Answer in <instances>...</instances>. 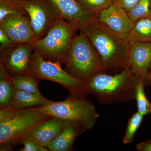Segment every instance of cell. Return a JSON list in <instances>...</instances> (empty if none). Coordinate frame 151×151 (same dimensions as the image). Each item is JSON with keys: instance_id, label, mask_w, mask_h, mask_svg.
<instances>
[{"instance_id": "obj_8", "label": "cell", "mask_w": 151, "mask_h": 151, "mask_svg": "<svg viewBox=\"0 0 151 151\" xmlns=\"http://www.w3.org/2000/svg\"><path fill=\"white\" fill-rule=\"evenodd\" d=\"M12 1L24 11L29 17L37 40L45 35L51 27L61 18L45 0Z\"/></svg>"}, {"instance_id": "obj_2", "label": "cell", "mask_w": 151, "mask_h": 151, "mask_svg": "<svg viewBox=\"0 0 151 151\" xmlns=\"http://www.w3.org/2000/svg\"><path fill=\"white\" fill-rule=\"evenodd\" d=\"M51 117L37 107L0 108V151H13L30 132Z\"/></svg>"}, {"instance_id": "obj_17", "label": "cell", "mask_w": 151, "mask_h": 151, "mask_svg": "<svg viewBox=\"0 0 151 151\" xmlns=\"http://www.w3.org/2000/svg\"><path fill=\"white\" fill-rule=\"evenodd\" d=\"M127 39L130 46L139 42H151V16L134 22Z\"/></svg>"}, {"instance_id": "obj_25", "label": "cell", "mask_w": 151, "mask_h": 151, "mask_svg": "<svg viewBox=\"0 0 151 151\" xmlns=\"http://www.w3.org/2000/svg\"><path fill=\"white\" fill-rule=\"evenodd\" d=\"M21 144L23 145V147L20 151H48L47 147L42 146L34 138L26 137L22 140Z\"/></svg>"}, {"instance_id": "obj_19", "label": "cell", "mask_w": 151, "mask_h": 151, "mask_svg": "<svg viewBox=\"0 0 151 151\" xmlns=\"http://www.w3.org/2000/svg\"><path fill=\"white\" fill-rule=\"evenodd\" d=\"M37 79L31 74H17L11 77L15 89L42 95L39 89Z\"/></svg>"}, {"instance_id": "obj_4", "label": "cell", "mask_w": 151, "mask_h": 151, "mask_svg": "<svg viewBox=\"0 0 151 151\" xmlns=\"http://www.w3.org/2000/svg\"><path fill=\"white\" fill-rule=\"evenodd\" d=\"M62 63L68 72L85 82L95 73L103 70L98 52L81 32L73 38Z\"/></svg>"}, {"instance_id": "obj_14", "label": "cell", "mask_w": 151, "mask_h": 151, "mask_svg": "<svg viewBox=\"0 0 151 151\" xmlns=\"http://www.w3.org/2000/svg\"><path fill=\"white\" fill-rule=\"evenodd\" d=\"M69 122L52 116L39 124L26 137L34 138L42 146L47 148Z\"/></svg>"}, {"instance_id": "obj_29", "label": "cell", "mask_w": 151, "mask_h": 151, "mask_svg": "<svg viewBox=\"0 0 151 151\" xmlns=\"http://www.w3.org/2000/svg\"><path fill=\"white\" fill-rule=\"evenodd\" d=\"M145 86L147 85L151 86V63L149 66L147 73V76L145 80Z\"/></svg>"}, {"instance_id": "obj_27", "label": "cell", "mask_w": 151, "mask_h": 151, "mask_svg": "<svg viewBox=\"0 0 151 151\" xmlns=\"http://www.w3.org/2000/svg\"><path fill=\"white\" fill-rule=\"evenodd\" d=\"M14 44L4 32L0 29V49L6 48Z\"/></svg>"}, {"instance_id": "obj_10", "label": "cell", "mask_w": 151, "mask_h": 151, "mask_svg": "<svg viewBox=\"0 0 151 151\" xmlns=\"http://www.w3.org/2000/svg\"><path fill=\"white\" fill-rule=\"evenodd\" d=\"M60 18L78 30L83 29L97 20V17L81 6L76 0H45Z\"/></svg>"}, {"instance_id": "obj_31", "label": "cell", "mask_w": 151, "mask_h": 151, "mask_svg": "<svg viewBox=\"0 0 151 151\" xmlns=\"http://www.w3.org/2000/svg\"><path fill=\"white\" fill-rule=\"evenodd\" d=\"M150 4H151V0H150Z\"/></svg>"}, {"instance_id": "obj_16", "label": "cell", "mask_w": 151, "mask_h": 151, "mask_svg": "<svg viewBox=\"0 0 151 151\" xmlns=\"http://www.w3.org/2000/svg\"><path fill=\"white\" fill-rule=\"evenodd\" d=\"M52 102L42 95L15 89L13 100L9 107L15 109H24L47 105Z\"/></svg>"}, {"instance_id": "obj_21", "label": "cell", "mask_w": 151, "mask_h": 151, "mask_svg": "<svg viewBox=\"0 0 151 151\" xmlns=\"http://www.w3.org/2000/svg\"><path fill=\"white\" fill-rule=\"evenodd\" d=\"M144 116L137 111L134 113L129 119L125 135L123 138L124 144H129L133 142L135 133L141 126Z\"/></svg>"}, {"instance_id": "obj_13", "label": "cell", "mask_w": 151, "mask_h": 151, "mask_svg": "<svg viewBox=\"0 0 151 151\" xmlns=\"http://www.w3.org/2000/svg\"><path fill=\"white\" fill-rule=\"evenodd\" d=\"M151 63V42H139L130 45L127 65L134 73L145 79Z\"/></svg>"}, {"instance_id": "obj_7", "label": "cell", "mask_w": 151, "mask_h": 151, "mask_svg": "<svg viewBox=\"0 0 151 151\" xmlns=\"http://www.w3.org/2000/svg\"><path fill=\"white\" fill-rule=\"evenodd\" d=\"M30 74L40 79L49 80L65 87L70 94L86 97L89 94L85 82L63 69L60 63L45 59L34 50L32 59Z\"/></svg>"}, {"instance_id": "obj_23", "label": "cell", "mask_w": 151, "mask_h": 151, "mask_svg": "<svg viewBox=\"0 0 151 151\" xmlns=\"http://www.w3.org/2000/svg\"><path fill=\"white\" fill-rule=\"evenodd\" d=\"M84 9L97 17L101 11L113 3L112 0H76Z\"/></svg>"}, {"instance_id": "obj_30", "label": "cell", "mask_w": 151, "mask_h": 151, "mask_svg": "<svg viewBox=\"0 0 151 151\" xmlns=\"http://www.w3.org/2000/svg\"><path fill=\"white\" fill-rule=\"evenodd\" d=\"M10 1H21V0H10Z\"/></svg>"}, {"instance_id": "obj_24", "label": "cell", "mask_w": 151, "mask_h": 151, "mask_svg": "<svg viewBox=\"0 0 151 151\" xmlns=\"http://www.w3.org/2000/svg\"><path fill=\"white\" fill-rule=\"evenodd\" d=\"M13 14L27 15L13 2L9 0H0V21Z\"/></svg>"}, {"instance_id": "obj_12", "label": "cell", "mask_w": 151, "mask_h": 151, "mask_svg": "<svg viewBox=\"0 0 151 151\" xmlns=\"http://www.w3.org/2000/svg\"><path fill=\"white\" fill-rule=\"evenodd\" d=\"M97 19L111 32L126 39L134 24L127 12L114 2L100 12Z\"/></svg>"}, {"instance_id": "obj_22", "label": "cell", "mask_w": 151, "mask_h": 151, "mask_svg": "<svg viewBox=\"0 0 151 151\" xmlns=\"http://www.w3.org/2000/svg\"><path fill=\"white\" fill-rule=\"evenodd\" d=\"M128 15L133 22L151 16V6L150 0H140L129 12Z\"/></svg>"}, {"instance_id": "obj_26", "label": "cell", "mask_w": 151, "mask_h": 151, "mask_svg": "<svg viewBox=\"0 0 151 151\" xmlns=\"http://www.w3.org/2000/svg\"><path fill=\"white\" fill-rule=\"evenodd\" d=\"M140 0H114L113 2L128 12Z\"/></svg>"}, {"instance_id": "obj_20", "label": "cell", "mask_w": 151, "mask_h": 151, "mask_svg": "<svg viewBox=\"0 0 151 151\" xmlns=\"http://www.w3.org/2000/svg\"><path fill=\"white\" fill-rule=\"evenodd\" d=\"M145 86L144 78L141 77L136 87L135 100L137 101L138 112L144 116L151 113V103L145 94Z\"/></svg>"}, {"instance_id": "obj_1", "label": "cell", "mask_w": 151, "mask_h": 151, "mask_svg": "<svg viewBox=\"0 0 151 151\" xmlns=\"http://www.w3.org/2000/svg\"><path fill=\"white\" fill-rule=\"evenodd\" d=\"M102 72L95 73L85 81L89 94L95 96L103 105L135 100L136 87L142 77L129 68L114 75Z\"/></svg>"}, {"instance_id": "obj_3", "label": "cell", "mask_w": 151, "mask_h": 151, "mask_svg": "<svg viewBox=\"0 0 151 151\" xmlns=\"http://www.w3.org/2000/svg\"><path fill=\"white\" fill-rule=\"evenodd\" d=\"M81 32L86 35L98 52L103 70L110 68H129L130 45L126 39L112 32L98 19Z\"/></svg>"}, {"instance_id": "obj_15", "label": "cell", "mask_w": 151, "mask_h": 151, "mask_svg": "<svg viewBox=\"0 0 151 151\" xmlns=\"http://www.w3.org/2000/svg\"><path fill=\"white\" fill-rule=\"evenodd\" d=\"M85 132L79 124L69 122L47 148L51 151H72L76 138Z\"/></svg>"}, {"instance_id": "obj_5", "label": "cell", "mask_w": 151, "mask_h": 151, "mask_svg": "<svg viewBox=\"0 0 151 151\" xmlns=\"http://www.w3.org/2000/svg\"><path fill=\"white\" fill-rule=\"evenodd\" d=\"M37 109L52 117L78 124L86 132L91 130L100 117L93 103L86 97H75L70 94L65 100L52 101Z\"/></svg>"}, {"instance_id": "obj_9", "label": "cell", "mask_w": 151, "mask_h": 151, "mask_svg": "<svg viewBox=\"0 0 151 151\" xmlns=\"http://www.w3.org/2000/svg\"><path fill=\"white\" fill-rule=\"evenodd\" d=\"M33 50L30 44L13 45L1 49L0 63L12 76L30 74Z\"/></svg>"}, {"instance_id": "obj_6", "label": "cell", "mask_w": 151, "mask_h": 151, "mask_svg": "<svg viewBox=\"0 0 151 151\" xmlns=\"http://www.w3.org/2000/svg\"><path fill=\"white\" fill-rule=\"evenodd\" d=\"M78 29L60 18L43 37L33 44L34 50L45 59L61 63Z\"/></svg>"}, {"instance_id": "obj_11", "label": "cell", "mask_w": 151, "mask_h": 151, "mask_svg": "<svg viewBox=\"0 0 151 151\" xmlns=\"http://www.w3.org/2000/svg\"><path fill=\"white\" fill-rule=\"evenodd\" d=\"M3 30L14 44L28 43L32 45L37 40L30 20L26 14H13L0 21Z\"/></svg>"}, {"instance_id": "obj_28", "label": "cell", "mask_w": 151, "mask_h": 151, "mask_svg": "<svg viewBox=\"0 0 151 151\" xmlns=\"http://www.w3.org/2000/svg\"><path fill=\"white\" fill-rule=\"evenodd\" d=\"M136 148L140 151H151V140L139 143L136 145Z\"/></svg>"}, {"instance_id": "obj_32", "label": "cell", "mask_w": 151, "mask_h": 151, "mask_svg": "<svg viewBox=\"0 0 151 151\" xmlns=\"http://www.w3.org/2000/svg\"><path fill=\"white\" fill-rule=\"evenodd\" d=\"M112 1H114V0H112Z\"/></svg>"}, {"instance_id": "obj_18", "label": "cell", "mask_w": 151, "mask_h": 151, "mask_svg": "<svg viewBox=\"0 0 151 151\" xmlns=\"http://www.w3.org/2000/svg\"><path fill=\"white\" fill-rule=\"evenodd\" d=\"M11 77L12 75L0 63V108L10 107L13 100L15 88Z\"/></svg>"}]
</instances>
